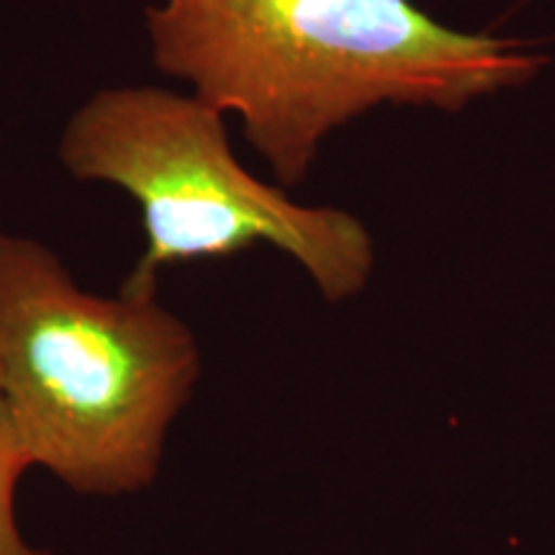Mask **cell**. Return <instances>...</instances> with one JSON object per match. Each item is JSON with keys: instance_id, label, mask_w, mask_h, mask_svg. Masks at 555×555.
<instances>
[{"instance_id": "cell-1", "label": "cell", "mask_w": 555, "mask_h": 555, "mask_svg": "<svg viewBox=\"0 0 555 555\" xmlns=\"http://www.w3.org/2000/svg\"><path fill=\"white\" fill-rule=\"evenodd\" d=\"M152 60L237 114L281 185H298L332 129L378 103L457 111L525 86L545 54L448 29L412 0H163Z\"/></svg>"}, {"instance_id": "cell-2", "label": "cell", "mask_w": 555, "mask_h": 555, "mask_svg": "<svg viewBox=\"0 0 555 555\" xmlns=\"http://www.w3.org/2000/svg\"><path fill=\"white\" fill-rule=\"evenodd\" d=\"M198 376L157 296L90 294L50 247L0 234V399L31 468L86 496L147 489Z\"/></svg>"}, {"instance_id": "cell-3", "label": "cell", "mask_w": 555, "mask_h": 555, "mask_svg": "<svg viewBox=\"0 0 555 555\" xmlns=\"http://www.w3.org/2000/svg\"><path fill=\"white\" fill-rule=\"evenodd\" d=\"M60 159L82 183L129 193L144 253L121 294L157 296V278L180 262L221 260L268 245L307 270L324 301L360 294L376 266L363 221L332 206H301L242 168L224 114L168 88H106L75 111Z\"/></svg>"}, {"instance_id": "cell-4", "label": "cell", "mask_w": 555, "mask_h": 555, "mask_svg": "<svg viewBox=\"0 0 555 555\" xmlns=\"http://www.w3.org/2000/svg\"><path fill=\"white\" fill-rule=\"evenodd\" d=\"M31 468L0 399V555H50L26 543L16 522L18 481Z\"/></svg>"}]
</instances>
